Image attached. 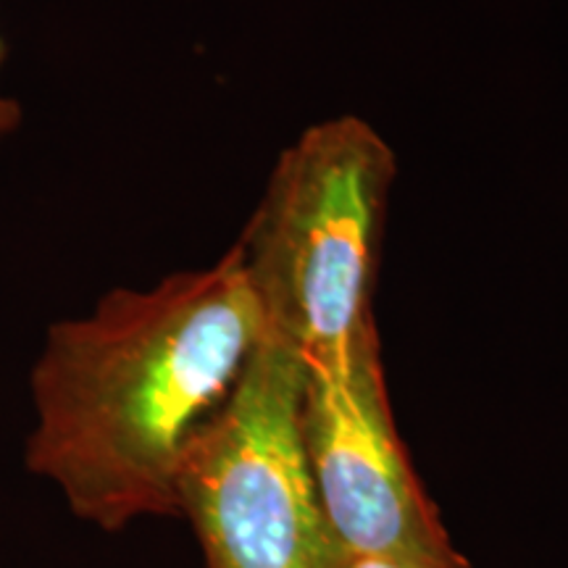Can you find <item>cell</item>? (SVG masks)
Returning <instances> with one entry per match:
<instances>
[{
  "label": "cell",
  "mask_w": 568,
  "mask_h": 568,
  "mask_svg": "<svg viewBox=\"0 0 568 568\" xmlns=\"http://www.w3.org/2000/svg\"><path fill=\"white\" fill-rule=\"evenodd\" d=\"M261 337L237 243L203 268L103 295L48 329L30 379L27 468L105 535L180 518L184 450Z\"/></svg>",
  "instance_id": "obj_1"
},
{
  "label": "cell",
  "mask_w": 568,
  "mask_h": 568,
  "mask_svg": "<svg viewBox=\"0 0 568 568\" xmlns=\"http://www.w3.org/2000/svg\"><path fill=\"white\" fill-rule=\"evenodd\" d=\"M395 176V151L366 119H324L284 148L237 240L264 335L305 368L345 364L379 335L374 290Z\"/></svg>",
  "instance_id": "obj_2"
},
{
  "label": "cell",
  "mask_w": 568,
  "mask_h": 568,
  "mask_svg": "<svg viewBox=\"0 0 568 568\" xmlns=\"http://www.w3.org/2000/svg\"><path fill=\"white\" fill-rule=\"evenodd\" d=\"M303 385L293 347L264 335L190 439L176 497L205 568H347L305 458Z\"/></svg>",
  "instance_id": "obj_3"
},
{
  "label": "cell",
  "mask_w": 568,
  "mask_h": 568,
  "mask_svg": "<svg viewBox=\"0 0 568 568\" xmlns=\"http://www.w3.org/2000/svg\"><path fill=\"white\" fill-rule=\"evenodd\" d=\"M301 429L316 497L347 560L453 545L397 432L379 335L345 364L305 368Z\"/></svg>",
  "instance_id": "obj_4"
},
{
  "label": "cell",
  "mask_w": 568,
  "mask_h": 568,
  "mask_svg": "<svg viewBox=\"0 0 568 568\" xmlns=\"http://www.w3.org/2000/svg\"><path fill=\"white\" fill-rule=\"evenodd\" d=\"M347 568H474L471 560L460 556L456 545L429 550L379 552V556H358L347 560Z\"/></svg>",
  "instance_id": "obj_5"
},
{
  "label": "cell",
  "mask_w": 568,
  "mask_h": 568,
  "mask_svg": "<svg viewBox=\"0 0 568 568\" xmlns=\"http://www.w3.org/2000/svg\"><path fill=\"white\" fill-rule=\"evenodd\" d=\"M3 59H6V48H3V38H0V67H3ZM19 122H21L19 103L11 101V98L0 90V142L17 130Z\"/></svg>",
  "instance_id": "obj_6"
}]
</instances>
